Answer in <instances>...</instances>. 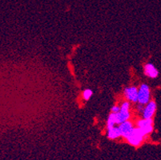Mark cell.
Instances as JSON below:
<instances>
[{
	"label": "cell",
	"instance_id": "obj_1",
	"mask_svg": "<svg viewBox=\"0 0 161 160\" xmlns=\"http://www.w3.org/2000/svg\"><path fill=\"white\" fill-rule=\"evenodd\" d=\"M146 137V135H144L143 131H142L140 127H134L133 130H131V132L129 134V135L126 138L128 143H129L131 146H136V147H138L143 143V139Z\"/></svg>",
	"mask_w": 161,
	"mask_h": 160
},
{
	"label": "cell",
	"instance_id": "obj_2",
	"mask_svg": "<svg viewBox=\"0 0 161 160\" xmlns=\"http://www.w3.org/2000/svg\"><path fill=\"white\" fill-rule=\"evenodd\" d=\"M131 114H130V103L128 101L123 102L120 106V111L116 113V122L117 124H121L125 121L129 119Z\"/></svg>",
	"mask_w": 161,
	"mask_h": 160
},
{
	"label": "cell",
	"instance_id": "obj_3",
	"mask_svg": "<svg viewBox=\"0 0 161 160\" xmlns=\"http://www.w3.org/2000/svg\"><path fill=\"white\" fill-rule=\"evenodd\" d=\"M150 88L147 84H142L139 88L138 102L142 105H146L150 102Z\"/></svg>",
	"mask_w": 161,
	"mask_h": 160
},
{
	"label": "cell",
	"instance_id": "obj_4",
	"mask_svg": "<svg viewBox=\"0 0 161 160\" xmlns=\"http://www.w3.org/2000/svg\"><path fill=\"white\" fill-rule=\"evenodd\" d=\"M136 126L141 129L142 131L144 133L146 136L147 135L151 134L152 130H153V121H152V119H140L137 122Z\"/></svg>",
	"mask_w": 161,
	"mask_h": 160
},
{
	"label": "cell",
	"instance_id": "obj_5",
	"mask_svg": "<svg viewBox=\"0 0 161 160\" xmlns=\"http://www.w3.org/2000/svg\"><path fill=\"white\" fill-rule=\"evenodd\" d=\"M124 95L125 98L128 101L132 102H138L139 99V89H137L136 86H131V87H127L124 90Z\"/></svg>",
	"mask_w": 161,
	"mask_h": 160
},
{
	"label": "cell",
	"instance_id": "obj_6",
	"mask_svg": "<svg viewBox=\"0 0 161 160\" xmlns=\"http://www.w3.org/2000/svg\"><path fill=\"white\" fill-rule=\"evenodd\" d=\"M156 111V103L154 101H150L144 107V109L143 111V119H152L154 115L155 112Z\"/></svg>",
	"mask_w": 161,
	"mask_h": 160
},
{
	"label": "cell",
	"instance_id": "obj_7",
	"mask_svg": "<svg viewBox=\"0 0 161 160\" xmlns=\"http://www.w3.org/2000/svg\"><path fill=\"white\" fill-rule=\"evenodd\" d=\"M119 128L120 130L122 137L126 139V138L129 135V134L131 132V130H133L134 127H133L132 123L128 120V121H125L124 122V123H121V124H119Z\"/></svg>",
	"mask_w": 161,
	"mask_h": 160
},
{
	"label": "cell",
	"instance_id": "obj_8",
	"mask_svg": "<svg viewBox=\"0 0 161 160\" xmlns=\"http://www.w3.org/2000/svg\"><path fill=\"white\" fill-rule=\"evenodd\" d=\"M144 74L151 79H156L159 75V71L152 63H147L143 67Z\"/></svg>",
	"mask_w": 161,
	"mask_h": 160
},
{
	"label": "cell",
	"instance_id": "obj_9",
	"mask_svg": "<svg viewBox=\"0 0 161 160\" xmlns=\"http://www.w3.org/2000/svg\"><path fill=\"white\" fill-rule=\"evenodd\" d=\"M107 136L109 139H116L119 137H122L121 132L119 127H113L112 128L108 129Z\"/></svg>",
	"mask_w": 161,
	"mask_h": 160
},
{
	"label": "cell",
	"instance_id": "obj_10",
	"mask_svg": "<svg viewBox=\"0 0 161 160\" xmlns=\"http://www.w3.org/2000/svg\"><path fill=\"white\" fill-rule=\"evenodd\" d=\"M115 124H117L116 114L112 112L109 114V116L108 118V121H107V129L112 128V127H115Z\"/></svg>",
	"mask_w": 161,
	"mask_h": 160
},
{
	"label": "cell",
	"instance_id": "obj_11",
	"mask_svg": "<svg viewBox=\"0 0 161 160\" xmlns=\"http://www.w3.org/2000/svg\"><path fill=\"white\" fill-rule=\"evenodd\" d=\"M92 95H93V91L91 89H86L83 91V98L84 100L87 101L92 98Z\"/></svg>",
	"mask_w": 161,
	"mask_h": 160
},
{
	"label": "cell",
	"instance_id": "obj_12",
	"mask_svg": "<svg viewBox=\"0 0 161 160\" xmlns=\"http://www.w3.org/2000/svg\"><path fill=\"white\" fill-rule=\"evenodd\" d=\"M119 111H120V107H119V106H113L111 109V111L112 113H115V114L119 112Z\"/></svg>",
	"mask_w": 161,
	"mask_h": 160
}]
</instances>
